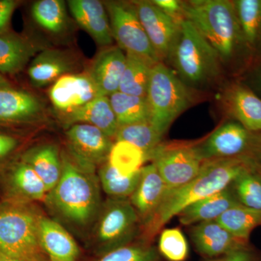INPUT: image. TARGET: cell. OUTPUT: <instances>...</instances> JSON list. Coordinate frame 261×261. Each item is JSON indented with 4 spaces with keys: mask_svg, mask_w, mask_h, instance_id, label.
<instances>
[{
    "mask_svg": "<svg viewBox=\"0 0 261 261\" xmlns=\"http://www.w3.org/2000/svg\"><path fill=\"white\" fill-rule=\"evenodd\" d=\"M116 141H125L142 149L148 161L149 154L161 143L163 136L158 132L149 120L118 126Z\"/></svg>",
    "mask_w": 261,
    "mask_h": 261,
    "instance_id": "cell-27",
    "label": "cell"
},
{
    "mask_svg": "<svg viewBox=\"0 0 261 261\" xmlns=\"http://www.w3.org/2000/svg\"><path fill=\"white\" fill-rule=\"evenodd\" d=\"M73 18L99 45L108 47L113 41L106 7L97 0L68 1Z\"/></svg>",
    "mask_w": 261,
    "mask_h": 261,
    "instance_id": "cell-17",
    "label": "cell"
},
{
    "mask_svg": "<svg viewBox=\"0 0 261 261\" xmlns=\"http://www.w3.org/2000/svg\"><path fill=\"white\" fill-rule=\"evenodd\" d=\"M0 261H23L18 259L10 258V257H0Z\"/></svg>",
    "mask_w": 261,
    "mask_h": 261,
    "instance_id": "cell-44",
    "label": "cell"
},
{
    "mask_svg": "<svg viewBox=\"0 0 261 261\" xmlns=\"http://www.w3.org/2000/svg\"><path fill=\"white\" fill-rule=\"evenodd\" d=\"M42 111V103L33 94L10 87L0 89V123L33 121Z\"/></svg>",
    "mask_w": 261,
    "mask_h": 261,
    "instance_id": "cell-21",
    "label": "cell"
},
{
    "mask_svg": "<svg viewBox=\"0 0 261 261\" xmlns=\"http://www.w3.org/2000/svg\"><path fill=\"white\" fill-rule=\"evenodd\" d=\"M66 137L74 161L81 167L94 172L97 165L108 161L113 144L97 127L76 123L67 130Z\"/></svg>",
    "mask_w": 261,
    "mask_h": 261,
    "instance_id": "cell-11",
    "label": "cell"
},
{
    "mask_svg": "<svg viewBox=\"0 0 261 261\" xmlns=\"http://www.w3.org/2000/svg\"><path fill=\"white\" fill-rule=\"evenodd\" d=\"M39 240L49 261H80L81 250L74 239L56 220L41 216Z\"/></svg>",
    "mask_w": 261,
    "mask_h": 261,
    "instance_id": "cell-16",
    "label": "cell"
},
{
    "mask_svg": "<svg viewBox=\"0 0 261 261\" xmlns=\"http://www.w3.org/2000/svg\"><path fill=\"white\" fill-rule=\"evenodd\" d=\"M227 112L246 129L261 132V99L252 91L241 86L227 89L223 96Z\"/></svg>",
    "mask_w": 261,
    "mask_h": 261,
    "instance_id": "cell-19",
    "label": "cell"
},
{
    "mask_svg": "<svg viewBox=\"0 0 261 261\" xmlns=\"http://www.w3.org/2000/svg\"><path fill=\"white\" fill-rule=\"evenodd\" d=\"M62 174L45 201L53 214L72 227L83 229L94 224L100 210V185L94 171L62 156Z\"/></svg>",
    "mask_w": 261,
    "mask_h": 261,
    "instance_id": "cell-2",
    "label": "cell"
},
{
    "mask_svg": "<svg viewBox=\"0 0 261 261\" xmlns=\"http://www.w3.org/2000/svg\"><path fill=\"white\" fill-rule=\"evenodd\" d=\"M124 72L118 91L137 97H147L152 65L138 57L126 54Z\"/></svg>",
    "mask_w": 261,
    "mask_h": 261,
    "instance_id": "cell-28",
    "label": "cell"
},
{
    "mask_svg": "<svg viewBox=\"0 0 261 261\" xmlns=\"http://www.w3.org/2000/svg\"><path fill=\"white\" fill-rule=\"evenodd\" d=\"M140 221L129 198L109 197L102 202L92 229V250L97 257L133 243Z\"/></svg>",
    "mask_w": 261,
    "mask_h": 261,
    "instance_id": "cell-6",
    "label": "cell"
},
{
    "mask_svg": "<svg viewBox=\"0 0 261 261\" xmlns=\"http://www.w3.org/2000/svg\"><path fill=\"white\" fill-rule=\"evenodd\" d=\"M10 83L3 76V74L0 73V89L9 88Z\"/></svg>",
    "mask_w": 261,
    "mask_h": 261,
    "instance_id": "cell-43",
    "label": "cell"
},
{
    "mask_svg": "<svg viewBox=\"0 0 261 261\" xmlns=\"http://www.w3.org/2000/svg\"><path fill=\"white\" fill-rule=\"evenodd\" d=\"M74 68L68 55L59 49H46L34 58L28 70L33 85L43 87L56 82Z\"/></svg>",
    "mask_w": 261,
    "mask_h": 261,
    "instance_id": "cell-20",
    "label": "cell"
},
{
    "mask_svg": "<svg viewBox=\"0 0 261 261\" xmlns=\"http://www.w3.org/2000/svg\"><path fill=\"white\" fill-rule=\"evenodd\" d=\"M231 186L189 205L178 215L179 223L192 226L204 221H215L225 211L239 205Z\"/></svg>",
    "mask_w": 261,
    "mask_h": 261,
    "instance_id": "cell-22",
    "label": "cell"
},
{
    "mask_svg": "<svg viewBox=\"0 0 261 261\" xmlns=\"http://www.w3.org/2000/svg\"><path fill=\"white\" fill-rule=\"evenodd\" d=\"M92 261H161L159 251L152 244L132 243L97 257Z\"/></svg>",
    "mask_w": 261,
    "mask_h": 261,
    "instance_id": "cell-36",
    "label": "cell"
},
{
    "mask_svg": "<svg viewBox=\"0 0 261 261\" xmlns=\"http://www.w3.org/2000/svg\"><path fill=\"white\" fill-rule=\"evenodd\" d=\"M126 63V55L118 46L106 48L96 56L88 74L101 95L109 97L118 92Z\"/></svg>",
    "mask_w": 261,
    "mask_h": 261,
    "instance_id": "cell-18",
    "label": "cell"
},
{
    "mask_svg": "<svg viewBox=\"0 0 261 261\" xmlns=\"http://www.w3.org/2000/svg\"><path fill=\"white\" fill-rule=\"evenodd\" d=\"M49 96L55 107L70 112L101 94L89 74H67L55 82Z\"/></svg>",
    "mask_w": 261,
    "mask_h": 261,
    "instance_id": "cell-14",
    "label": "cell"
},
{
    "mask_svg": "<svg viewBox=\"0 0 261 261\" xmlns=\"http://www.w3.org/2000/svg\"><path fill=\"white\" fill-rule=\"evenodd\" d=\"M23 161L37 173L48 192L56 187L63 168L62 159L56 146L44 145L34 147L24 154Z\"/></svg>",
    "mask_w": 261,
    "mask_h": 261,
    "instance_id": "cell-24",
    "label": "cell"
},
{
    "mask_svg": "<svg viewBox=\"0 0 261 261\" xmlns=\"http://www.w3.org/2000/svg\"><path fill=\"white\" fill-rule=\"evenodd\" d=\"M37 53V47L23 38L0 35V73L14 75L23 70Z\"/></svg>",
    "mask_w": 261,
    "mask_h": 261,
    "instance_id": "cell-25",
    "label": "cell"
},
{
    "mask_svg": "<svg viewBox=\"0 0 261 261\" xmlns=\"http://www.w3.org/2000/svg\"><path fill=\"white\" fill-rule=\"evenodd\" d=\"M259 133L246 129L238 122H228L198 143L204 161L214 159H250Z\"/></svg>",
    "mask_w": 261,
    "mask_h": 261,
    "instance_id": "cell-10",
    "label": "cell"
},
{
    "mask_svg": "<svg viewBox=\"0 0 261 261\" xmlns=\"http://www.w3.org/2000/svg\"><path fill=\"white\" fill-rule=\"evenodd\" d=\"M205 261H259L250 246L239 249L216 258L207 259Z\"/></svg>",
    "mask_w": 261,
    "mask_h": 261,
    "instance_id": "cell-39",
    "label": "cell"
},
{
    "mask_svg": "<svg viewBox=\"0 0 261 261\" xmlns=\"http://www.w3.org/2000/svg\"><path fill=\"white\" fill-rule=\"evenodd\" d=\"M166 191L167 187L153 163L141 168L138 183L129 197L140 218V228L152 219Z\"/></svg>",
    "mask_w": 261,
    "mask_h": 261,
    "instance_id": "cell-15",
    "label": "cell"
},
{
    "mask_svg": "<svg viewBox=\"0 0 261 261\" xmlns=\"http://www.w3.org/2000/svg\"><path fill=\"white\" fill-rule=\"evenodd\" d=\"M160 9L178 22L184 20L182 2L177 0H154L152 1Z\"/></svg>",
    "mask_w": 261,
    "mask_h": 261,
    "instance_id": "cell-38",
    "label": "cell"
},
{
    "mask_svg": "<svg viewBox=\"0 0 261 261\" xmlns=\"http://www.w3.org/2000/svg\"><path fill=\"white\" fill-rule=\"evenodd\" d=\"M17 3L13 0H0V35L8 28Z\"/></svg>",
    "mask_w": 261,
    "mask_h": 261,
    "instance_id": "cell-40",
    "label": "cell"
},
{
    "mask_svg": "<svg viewBox=\"0 0 261 261\" xmlns=\"http://www.w3.org/2000/svg\"><path fill=\"white\" fill-rule=\"evenodd\" d=\"M216 221L234 236L250 240L252 231L261 226V211L239 204L225 211Z\"/></svg>",
    "mask_w": 261,
    "mask_h": 261,
    "instance_id": "cell-29",
    "label": "cell"
},
{
    "mask_svg": "<svg viewBox=\"0 0 261 261\" xmlns=\"http://www.w3.org/2000/svg\"><path fill=\"white\" fill-rule=\"evenodd\" d=\"M248 159H214L204 161L200 172L191 181L166 191L162 202L148 223L140 228V241L152 244L165 224L197 201L231 186L235 178L252 166Z\"/></svg>",
    "mask_w": 261,
    "mask_h": 261,
    "instance_id": "cell-1",
    "label": "cell"
},
{
    "mask_svg": "<svg viewBox=\"0 0 261 261\" xmlns=\"http://www.w3.org/2000/svg\"><path fill=\"white\" fill-rule=\"evenodd\" d=\"M259 83H260V88H261V75H260V80H259Z\"/></svg>",
    "mask_w": 261,
    "mask_h": 261,
    "instance_id": "cell-45",
    "label": "cell"
},
{
    "mask_svg": "<svg viewBox=\"0 0 261 261\" xmlns=\"http://www.w3.org/2000/svg\"><path fill=\"white\" fill-rule=\"evenodd\" d=\"M140 171L129 176H122L108 163L101 165L98 180L103 191L113 198H129L135 191Z\"/></svg>",
    "mask_w": 261,
    "mask_h": 261,
    "instance_id": "cell-33",
    "label": "cell"
},
{
    "mask_svg": "<svg viewBox=\"0 0 261 261\" xmlns=\"http://www.w3.org/2000/svg\"><path fill=\"white\" fill-rule=\"evenodd\" d=\"M18 145V141L11 136L0 135V159L9 154Z\"/></svg>",
    "mask_w": 261,
    "mask_h": 261,
    "instance_id": "cell-41",
    "label": "cell"
},
{
    "mask_svg": "<svg viewBox=\"0 0 261 261\" xmlns=\"http://www.w3.org/2000/svg\"><path fill=\"white\" fill-rule=\"evenodd\" d=\"M32 13L34 20L47 32L58 34L66 27V10L61 0L38 1L33 5Z\"/></svg>",
    "mask_w": 261,
    "mask_h": 261,
    "instance_id": "cell-35",
    "label": "cell"
},
{
    "mask_svg": "<svg viewBox=\"0 0 261 261\" xmlns=\"http://www.w3.org/2000/svg\"><path fill=\"white\" fill-rule=\"evenodd\" d=\"M190 233L196 250L205 260L250 246L249 240L234 236L216 220L192 225Z\"/></svg>",
    "mask_w": 261,
    "mask_h": 261,
    "instance_id": "cell-13",
    "label": "cell"
},
{
    "mask_svg": "<svg viewBox=\"0 0 261 261\" xmlns=\"http://www.w3.org/2000/svg\"><path fill=\"white\" fill-rule=\"evenodd\" d=\"M147 99L149 121L162 136L191 102L187 86L162 62L152 68Z\"/></svg>",
    "mask_w": 261,
    "mask_h": 261,
    "instance_id": "cell-7",
    "label": "cell"
},
{
    "mask_svg": "<svg viewBox=\"0 0 261 261\" xmlns=\"http://www.w3.org/2000/svg\"><path fill=\"white\" fill-rule=\"evenodd\" d=\"M105 5L111 20L113 37L118 47L126 54L138 57L152 66L161 63L133 3L108 2Z\"/></svg>",
    "mask_w": 261,
    "mask_h": 261,
    "instance_id": "cell-9",
    "label": "cell"
},
{
    "mask_svg": "<svg viewBox=\"0 0 261 261\" xmlns=\"http://www.w3.org/2000/svg\"><path fill=\"white\" fill-rule=\"evenodd\" d=\"M168 59L176 70V75L187 87H204L221 73L219 55L185 19L180 23L177 39Z\"/></svg>",
    "mask_w": 261,
    "mask_h": 261,
    "instance_id": "cell-4",
    "label": "cell"
},
{
    "mask_svg": "<svg viewBox=\"0 0 261 261\" xmlns=\"http://www.w3.org/2000/svg\"><path fill=\"white\" fill-rule=\"evenodd\" d=\"M142 27L160 59H168L177 39L180 23L152 2H134Z\"/></svg>",
    "mask_w": 261,
    "mask_h": 261,
    "instance_id": "cell-12",
    "label": "cell"
},
{
    "mask_svg": "<svg viewBox=\"0 0 261 261\" xmlns=\"http://www.w3.org/2000/svg\"><path fill=\"white\" fill-rule=\"evenodd\" d=\"M42 213L31 202L15 201L0 207V257L49 261L39 240Z\"/></svg>",
    "mask_w": 261,
    "mask_h": 261,
    "instance_id": "cell-5",
    "label": "cell"
},
{
    "mask_svg": "<svg viewBox=\"0 0 261 261\" xmlns=\"http://www.w3.org/2000/svg\"><path fill=\"white\" fill-rule=\"evenodd\" d=\"M67 123H87L97 127L109 137H115L118 130V121L109 97L99 96L92 101L70 111L65 118Z\"/></svg>",
    "mask_w": 261,
    "mask_h": 261,
    "instance_id": "cell-23",
    "label": "cell"
},
{
    "mask_svg": "<svg viewBox=\"0 0 261 261\" xmlns=\"http://www.w3.org/2000/svg\"><path fill=\"white\" fill-rule=\"evenodd\" d=\"M198 143L162 142L149 154L163 181L167 191L187 185L197 176L204 161Z\"/></svg>",
    "mask_w": 261,
    "mask_h": 261,
    "instance_id": "cell-8",
    "label": "cell"
},
{
    "mask_svg": "<svg viewBox=\"0 0 261 261\" xmlns=\"http://www.w3.org/2000/svg\"><path fill=\"white\" fill-rule=\"evenodd\" d=\"M147 161L142 149L125 141H116L108 158V163L122 176H129L139 172Z\"/></svg>",
    "mask_w": 261,
    "mask_h": 261,
    "instance_id": "cell-31",
    "label": "cell"
},
{
    "mask_svg": "<svg viewBox=\"0 0 261 261\" xmlns=\"http://www.w3.org/2000/svg\"><path fill=\"white\" fill-rule=\"evenodd\" d=\"M244 42L255 46L261 42V0L233 1Z\"/></svg>",
    "mask_w": 261,
    "mask_h": 261,
    "instance_id": "cell-32",
    "label": "cell"
},
{
    "mask_svg": "<svg viewBox=\"0 0 261 261\" xmlns=\"http://www.w3.org/2000/svg\"><path fill=\"white\" fill-rule=\"evenodd\" d=\"M231 188L240 204L261 211V174L253 166L235 178Z\"/></svg>",
    "mask_w": 261,
    "mask_h": 261,
    "instance_id": "cell-34",
    "label": "cell"
},
{
    "mask_svg": "<svg viewBox=\"0 0 261 261\" xmlns=\"http://www.w3.org/2000/svg\"><path fill=\"white\" fill-rule=\"evenodd\" d=\"M184 18L200 33L221 61H229L244 42L233 2L190 0L182 2Z\"/></svg>",
    "mask_w": 261,
    "mask_h": 261,
    "instance_id": "cell-3",
    "label": "cell"
},
{
    "mask_svg": "<svg viewBox=\"0 0 261 261\" xmlns=\"http://www.w3.org/2000/svg\"><path fill=\"white\" fill-rule=\"evenodd\" d=\"M10 185L22 202L44 200L48 191L42 179L27 163L21 162L13 168Z\"/></svg>",
    "mask_w": 261,
    "mask_h": 261,
    "instance_id": "cell-26",
    "label": "cell"
},
{
    "mask_svg": "<svg viewBox=\"0 0 261 261\" xmlns=\"http://www.w3.org/2000/svg\"><path fill=\"white\" fill-rule=\"evenodd\" d=\"M159 251L169 261L186 260L189 255V245L185 235L179 228H166L161 231Z\"/></svg>",
    "mask_w": 261,
    "mask_h": 261,
    "instance_id": "cell-37",
    "label": "cell"
},
{
    "mask_svg": "<svg viewBox=\"0 0 261 261\" xmlns=\"http://www.w3.org/2000/svg\"><path fill=\"white\" fill-rule=\"evenodd\" d=\"M109 99L119 126L147 121L150 118L147 97L129 95L118 91L110 95Z\"/></svg>",
    "mask_w": 261,
    "mask_h": 261,
    "instance_id": "cell-30",
    "label": "cell"
},
{
    "mask_svg": "<svg viewBox=\"0 0 261 261\" xmlns=\"http://www.w3.org/2000/svg\"><path fill=\"white\" fill-rule=\"evenodd\" d=\"M250 160L253 167L261 174V132L259 133L256 145L254 147Z\"/></svg>",
    "mask_w": 261,
    "mask_h": 261,
    "instance_id": "cell-42",
    "label": "cell"
}]
</instances>
